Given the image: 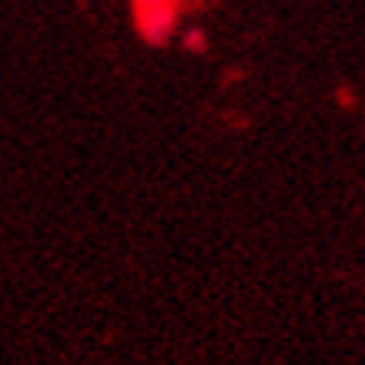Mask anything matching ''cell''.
I'll return each mask as SVG.
<instances>
[{
	"mask_svg": "<svg viewBox=\"0 0 365 365\" xmlns=\"http://www.w3.org/2000/svg\"><path fill=\"white\" fill-rule=\"evenodd\" d=\"M134 7L141 14L144 27H151V31L161 27V34H165V27H171V21H175L178 0H134Z\"/></svg>",
	"mask_w": 365,
	"mask_h": 365,
	"instance_id": "cell-1",
	"label": "cell"
}]
</instances>
